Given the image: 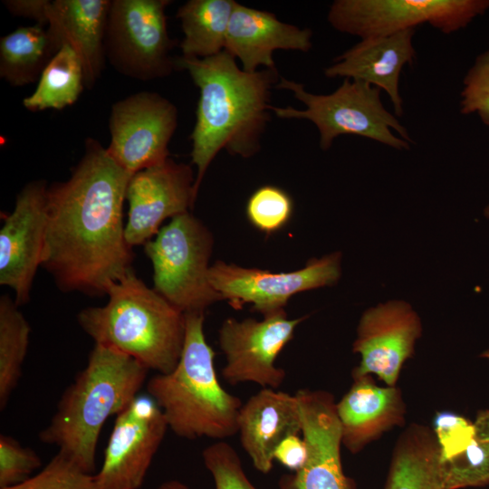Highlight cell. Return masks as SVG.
I'll use <instances>...</instances> for the list:
<instances>
[{
	"instance_id": "6da1fadb",
	"label": "cell",
	"mask_w": 489,
	"mask_h": 489,
	"mask_svg": "<svg viewBox=\"0 0 489 489\" xmlns=\"http://www.w3.org/2000/svg\"><path fill=\"white\" fill-rule=\"evenodd\" d=\"M131 175L99 140H85L70 177L48 186L42 266L63 292L91 297L133 270L125 237L123 205Z\"/></svg>"
},
{
	"instance_id": "7a4b0ae2",
	"label": "cell",
	"mask_w": 489,
	"mask_h": 489,
	"mask_svg": "<svg viewBox=\"0 0 489 489\" xmlns=\"http://www.w3.org/2000/svg\"><path fill=\"white\" fill-rule=\"evenodd\" d=\"M176 62L177 68L187 70L199 90L190 135L197 196L203 177L220 150L243 158L258 152L269 120L270 91L279 77L276 68L244 72L225 50L203 59L181 56Z\"/></svg>"
},
{
	"instance_id": "3957f363",
	"label": "cell",
	"mask_w": 489,
	"mask_h": 489,
	"mask_svg": "<svg viewBox=\"0 0 489 489\" xmlns=\"http://www.w3.org/2000/svg\"><path fill=\"white\" fill-rule=\"evenodd\" d=\"M148 371L133 358L95 344L85 368L63 391L39 439L56 446L84 471L93 474L103 425L135 399Z\"/></svg>"
},
{
	"instance_id": "277c9868",
	"label": "cell",
	"mask_w": 489,
	"mask_h": 489,
	"mask_svg": "<svg viewBox=\"0 0 489 489\" xmlns=\"http://www.w3.org/2000/svg\"><path fill=\"white\" fill-rule=\"evenodd\" d=\"M103 306L80 311L77 321L95 344L122 352L148 370L168 373L178 363L185 313L137 276L134 269L107 290Z\"/></svg>"
},
{
	"instance_id": "5b68a950",
	"label": "cell",
	"mask_w": 489,
	"mask_h": 489,
	"mask_svg": "<svg viewBox=\"0 0 489 489\" xmlns=\"http://www.w3.org/2000/svg\"><path fill=\"white\" fill-rule=\"evenodd\" d=\"M185 340L177 365L168 373L150 378L147 392L176 436L224 440L237 434L243 404L218 380L216 353L204 333L205 312L185 313Z\"/></svg>"
},
{
	"instance_id": "8992f818",
	"label": "cell",
	"mask_w": 489,
	"mask_h": 489,
	"mask_svg": "<svg viewBox=\"0 0 489 489\" xmlns=\"http://www.w3.org/2000/svg\"><path fill=\"white\" fill-rule=\"evenodd\" d=\"M276 87L291 91L303 110L271 106L282 119H304L320 132V146L328 149L341 135L368 138L396 149H409L412 142L406 127L382 104L380 89L363 82L344 79L331 94H313L304 85L280 77Z\"/></svg>"
},
{
	"instance_id": "52a82bcc",
	"label": "cell",
	"mask_w": 489,
	"mask_h": 489,
	"mask_svg": "<svg viewBox=\"0 0 489 489\" xmlns=\"http://www.w3.org/2000/svg\"><path fill=\"white\" fill-rule=\"evenodd\" d=\"M214 237L189 211L163 225L144 244L153 267V289L183 313L205 312L222 301L209 282Z\"/></svg>"
},
{
	"instance_id": "ba28073f",
	"label": "cell",
	"mask_w": 489,
	"mask_h": 489,
	"mask_svg": "<svg viewBox=\"0 0 489 489\" xmlns=\"http://www.w3.org/2000/svg\"><path fill=\"white\" fill-rule=\"evenodd\" d=\"M169 0H112L105 56L120 73L140 81L166 77L177 68L167 28Z\"/></svg>"
},
{
	"instance_id": "9c48e42d",
	"label": "cell",
	"mask_w": 489,
	"mask_h": 489,
	"mask_svg": "<svg viewBox=\"0 0 489 489\" xmlns=\"http://www.w3.org/2000/svg\"><path fill=\"white\" fill-rule=\"evenodd\" d=\"M489 8V0H336L331 25L361 39L385 36L428 24L443 34L465 27Z\"/></svg>"
},
{
	"instance_id": "30bf717a",
	"label": "cell",
	"mask_w": 489,
	"mask_h": 489,
	"mask_svg": "<svg viewBox=\"0 0 489 489\" xmlns=\"http://www.w3.org/2000/svg\"><path fill=\"white\" fill-rule=\"evenodd\" d=\"M340 275V252L312 258L292 272L274 273L216 261L208 273L222 301L235 310L252 304L253 311L263 316L284 310L290 298L299 292L336 284Z\"/></svg>"
},
{
	"instance_id": "8fae6325",
	"label": "cell",
	"mask_w": 489,
	"mask_h": 489,
	"mask_svg": "<svg viewBox=\"0 0 489 489\" xmlns=\"http://www.w3.org/2000/svg\"><path fill=\"white\" fill-rule=\"evenodd\" d=\"M306 318L289 319L281 310L262 320L225 319L218 331L219 347L225 358L224 379L230 385L250 382L278 389L286 373L275 360Z\"/></svg>"
},
{
	"instance_id": "7c38bea8",
	"label": "cell",
	"mask_w": 489,
	"mask_h": 489,
	"mask_svg": "<svg viewBox=\"0 0 489 489\" xmlns=\"http://www.w3.org/2000/svg\"><path fill=\"white\" fill-rule=\"evenodd\" d=\"M110 158L131 176L169 157L168 144L177 126V109L154 91H139L111 106Z\"/></svg>"
},
{
	"instance_id": "4fadbf2b",
	"label": "cell",
	"mask_w": 489,
	"mask_h": 489,
	"mask_svg": "<svg viewBox=\"0 0 489 489\" xmlns=\"http://www.w3.org/2000/svg\"><path fill=\"white\" fill-rule=\"evenodd\" d=\"M168 429L158 404L138 395L116 416L95 489H139Z\"/></svg>"
},
{
	"instance_id": "5bb4252c",
	"label": "cell",
	"mask_w": 489,
	"mask_h": 489,
	"mask_svg": "<svg viewBox=\"0 0 489 489\" xmlns=\"http://www.w3.org/2000/svg\"><path fill=\"white\" fill-rule=\"evenodd\" d=\"M47 188L43 179L27 183L17 194L13 211L1 215L0 284L14 291L19 306L30 301L36 272L42 266Z\"/></svg>"
},
{
	"instance_id": "9a60e30c",
	"label": "cell",
	"mask_w": 489,
	"mask_h": 489,
	"mask_svg": "<svg viewBox=\"0 0 489 489\" xmlns=\"http://www.w3.org/2000/svg\"><path fill=\"white\" fill-rule=\"evenodd\" d=\"M301 415V434L308 458L298 471L279 479L280 489H355L343 471L341 432L331 393L302 388L295 394Z\"/></svg>"
},
{
	"instance_id": "2e32d148",
	"label": "cell",
	"mask_w": 489,
	"mask_h": 489,
	"mask_svg": "<svg viewBox=\"0 0 489 489\" xmlns=\"http://www.w3.org/2000/svg\"><path fill=\"white\" fill-rule=\"evenodd\" d=\"M192 168L171 158L133 174L126 200L125 237L133 248L151 240L168 218L188 212L197 199Z\"/></svg>"
},
{
	"instance_id": "e0dca14e",
	"label": "cell",
	"mask_w": 489,
	"mask_h": 489,
	"mask_svg": "<svg viewBox=\"0 0 489 489\" xmlns=\"http://www.w3.org/2000/svg\"><path fill=\"white\" fill-rule=\"evenodd\" d=\"M421 334L420 317L405 301H388L367 309L352 344V351L360 356L352 377L376 375L387 386H396Z\"/></svg>"
},
{
	"instance_id": "ac0fdd59",
	"label": "cell",
	"mask_w": 489,
	"mask_h": 489,
	"mask_svg": "<svg viewBox=\"0 0 489 489\" xmlns=\"http://www.w3.org/2000/svg\"><path fill=\"white\" fill-rule=\"evenodd\" d=\"M416 29L385 36L361 39L325 68L328 78L343 77L363 82L386 91L395 115L403 114L399 79L405 65L416 58L413 37Z\"/></svg>"
},
{
	"instance_id": "d6986e66",
	"label": "cell",
	"mask_w": 489,
	"mask_h": 489,
	"mask_svg": "<svg viewBox=\"0 0 489 489\" xmlns=\"http://www.w3.org/2000/svg\"><path fill=\"white\" fill-rule=\"evenodd\" d=\"M352 378L350 388L336 402V413L342 446L357 454L387 431L402 426L407 410L397 386H379L371 375Z\"/></svg>"
},
{
	"instance_id": "ffe728a7",
	"label": "cell",
	"mask_w": 489,
	"mask_h": 489,
	"mask_svg": "<svg viewBox=\"0 0 489 489\" xmlns=\"http://www.w3.org/2000/svg\"><path fill=\"white\" fill-rule=\"evenodd\" d=\"M301 415L295 395L263 388L241 407L237 434L254 468L268 474L274 451L287 436L301 434Z\"/></svg>"
},
{
	"instance_id": "44dd1931",
	"label": "cell",
	"mask_w": 489,
	"mask_h": 489,
	"mask_svg": "<svg viewBox=\"0 0 489 489\" xmlns=\"http://www.w3.org/2000/svg\"><path fill=\"white\" fill-rule=\"evenodd\" d=\"M310 29L281 22L273 14L235 4L225 50L238 59L242 69L254 72L263 66L273 69L275 50L308 52L312 48Z\"/></svg>"
},
{
	"instance_id": "7402d4cb",
	"label": "cell",
	"mask_w": 489,
	"mask_h": 489,
	"mask_svg": "<svg viewBox=\"0 0 489 489\" xmlns=\"http://www.w3.org/2000/svg\"><path fill=\"white\" fill-rule=\"evenodd\" d=\"M111 0H54L48 11V28L62 46L79 55L85 87L101 76L105 58V34Z\"/></svg>"
},
{
	"instance_id": "603a6c76",
	"label": "cell",
	"mask_w": 489,
	"mask_h": 489,
	"mask_svg": "<svg viewBox=\"0 0 489 489\" xmlns=\"http://www.w3.org/2000/svg\"><path fill=\"white\" fill-rule=\"evenodd\" d=\"M385 489H444L440 451L432 428L412 424L399 436Z\"/></svg>"
},
{
	"instance_id": "cb8c5ba5",
	"label": "cell",
	"mask_w": 489,
	"mask_h": 489,
	"mask_svg": "<svg viewBox=\"0 0 489 489\" xmlns=\"http://www.w3.org/2000/svg\"><path fill=\"white\" fill-rule=\"evenodd\" d=\"M61 47L48 27L20 26L0 39V77L12 86L39 81Z\"/></svg>"
},
{
	"instance_id": "d4e9b609",
	"label": "cell",
	"mask_w": 489,
	"mask_h": 489,
	"mask_svg": "<svg viewBox=\"0 0 489 489\" xmlns=\"http://www.w3.org/2000/svg\"><path fill=\"white\" fill-rule=\"evenodd\" d=\"M235 4L233 0H189L179 7L182 57L203 59L225 50Z\"/></svg>"
},
{
	"instance_id": "484cf974",
	"label": "cell",
	"mask_w": 489,
	"mask_h": 489,
	"mask_svg": "<svg viewBox=\"0 0 489 489\" xmlns=\"http://www.w3.org/2000/svg\"><path fill=\"white\" fill-rule=\"evenodd\" d=\"M85 87L82 61L68 44H62L43 70L34 91L23 100L33 112L62 110L77 101Z\"/></svg>"
},
{
	"instance_id": "4316f807",
	"label": "cell",
	"mask_w": 489,
	"mask_h": 489,
	"mask_svg": "<svg viewBox=\"0 0 489 489\" xmlns=\"http://www.w3.org/2000/svg\"><path fill=\"white\" fill-rule=\"evenodd\" d=\"M14 299L0 297V408L5 409L22 376L30 325Z\"/></svg>"
},
{
	"instance_id": "83f0119b",
	"label": "cell",
	"mask_w": 489,
	"mask_h": 489,
	"mask_svg": "<svg viewBox=\"0 0 489 489\" xmlns=\"http://www.w3.org/2000/svg\"><path fill=\"white\" fill-rule=\"evenodd\" d=\"M470 446L456 457L441 462L444 489H465L489 484V408L475 418Z\"/></svg>"
},
{
	"instance_id": "f1b7e54d",
	"label": "cell",
	"mask_w": 489,
	"mask_h": 489,
	"mask_svg": "<svg viewBox=\"0 0 489 489\" xmlns=\"http://www.w3.org/2000/svg\"><path fill=\"white\" fill-rule=\"evenodd\" d=\"M293 212V202L283 189L264 185L257 188L248 198L246 217L257 230L273 234L283 228Z\"/></svg>"
},
{
	"instance_id": "f546056e",
	"label": "cell",
	"mask_w": 489,
	"mask_h": 489,
	"mask_svg": "<svg viewBox=\"0 0 489 489\" xmlns=\"http://www.w3.org/2000/svg\"><path fill=\"white\" fill-rule=\"evenodd\" d=\"M1 489H95L94 474L84 471L65 454H57L27 480Z\"/></svg>"
},
{
	"instance_id": "4dcf8cb0",
	"label": "cell",
	"mask_w": 489,
	"mask_h": 489,
	"mask_svg": "<svg viewBox=\"0 0 489 489\" xmlns=\"http://www.w3.org/2000/svg\"><path fill=\"white\" fill-rule=\"evenodd\" d=\"M202 457L215 489H257L249 480L237 452L227 442L219 440L209 445Z\"/></svg>"
},
{
	"instance_id": "1f68e13d",
	"label": "cell",
	"mask_w": 489,
	"mask_h": 489,
	"mask_svg": "<svg viewBox=\"0 0 489 489\" xmlns=\"http://www.w3.org/2000/svg\"><path fill=\"white\" fill-rule=\"evenodd\" d=\"M432 430L439 447L441 462L449 461L462 454L475 436L474 422L449 410L439 411L435 415Z\"/></svg>"
},
{
	"instance_id": "d6a6232c",
	"label": "cell",
	"mask_w": 489,
	"mask_h": 489,
	"mask_svg": "<svg viewBox=\"0 0 489 489\" xmlns=\"http://www.w3.org/2000/svg\"><path fill=\"white\" fill-rule=\"evenodd\" d=\"M41 465V457L34 450L10 436H0V489L27 480Z\"/></svg>"
},
{
	"instance_id": "836d02e7",
	"label": "cell",
	"mask_w": 489,
	"mask_h": 489,
	"mask_svg": "<svg viewBox=\"0 0 489 489\" xmlns=\"http://www.w3.org/2000/svg\"><path fill=\"white\" fill-rule=\"evenodd\" d=\"M460 112L477 114L489 126V50L480 54L463 81Z\"/></svg>"
},
{
	"instance_id": "e575fe53",
	"label": "cell",
	"mask_w": 489,
	"mask_h": 489,
	"mask_svg": "<svg viewBox=\"0 0 489 489\" xmlns=\"http://www.w3.org/2000/svg\"><path fill=\"white\" fill-rule=\"evenodd\" d=\"M308 458V447L299 435H292L283 439L274 451V461L292 472L300 470Z\"/></svg>"
},
{
	"instance_id": "d590c367",
	"label": "cell",
	"mask_w": 489,
	"mask_h": 489,
	"mask_svg": "<svg viewBox=\"0 0 489 489\" xmlns=\"http://www.w3.org/2000/svg\"><path fill=\"white\" fill-rule=\"evenodd\" d=\"M3 3L14 15L33 19L42 25L48 24L49 0H5Z\"/></svg>"
},
{
	"instance_id": "8d00e7d4",
	"label": "cell",
	"mask_w": 489,
	"mask_h": 489,
	"mask_svg": "<svg viewBox=\"0 0 489 489\" xmlns=\"http://www.w3.org/2000/svg\"><path fill=\"white\" fill-rule=\"evenodd\" d=\"M153 489H191V488L187 486L186 484L182 483L181 481L173 479V480L166 481Z\"/></svg>"
},
{
	"instance_id": "74e56055",
	"label": "cell",
	"mask_w": 489,
	"mask_h": 489,
	"mask_svg": "<svg viewBox=\"0 0 489 489\" xmlns=\"http://www.w3.org/2000/svg\"><path fill=\"white\" fill-rule=\"evenodd\" d=\"M480 356L489 360V348L485 350Z\"/></svg>"
},
{
	"instance_id": "f35d334b",
	"label": "cell",
	"mask_w": 489,
	"mask_h": 489,
	"mask_svg": "<svg viewBox=\"0 0 489 489\" xmlns=\"http://www.w3.org/2000/svg\"><path fill=\"white\" fill-rule=\"evenodd\" d=\"M484 216L489 217V206L484 209Z\"/></svg>"
}]
</instances>
